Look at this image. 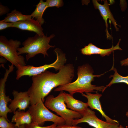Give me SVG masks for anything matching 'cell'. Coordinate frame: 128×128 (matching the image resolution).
Masks as SVG:
<instances>
[{"mask_svg":"<svg viewBox=\"0 0 128 128\" xmlns=\"http://www.w3.org/2000/svg\"><path fill=\"white\" fill-rule=\"evenodd\" d=\"M120 39L117 45L115 46L112 45L111 47L107 49H102L97 47L91 43L84 46L81 50V53L84 55H90L93 54H99L101 56H109L114 50H122L119 47Z\"/></svg>","mask_w":128,"mask_h":128,"instance_id":"5bb4252c","label":"cell"},{"mask_svg":"<svg viewBox=\"0 0 128 128\" xmlns=\"http://www.w3.org/2000/svg\"><path fill=\"white\" fill-rule=\"evenodd\" d=\"M126 115L128 118V111L126 112Z\"/></svg>","mask_w":128,"mask_h":128,"instance_id":"f1b7e54d","label":"cell"},{"mask_svg":"<svg viewBox=\"0 0 128 128\" xmlns=\"http://www.w3.org/2000/svg\"><path fill=\"white\" fill-rule=\"evenodd\" d=\"M8 121L4 117H0V128H16L15 124Z\"/></svg>","mask_w":128,"mask_h":128,"instance_id":"ffe728a7","label":"cell"},{"mask_svg":"<svg viewBox=\"0 0 128 128\" xmlns=\"http://www.w3.org/2000/svg\"><path fill=\"white\" fill-rule=\"evenodd\" d=\"M16 128H26L25 125H20L18 127H16Z\"/></svg>","mask_w":128,"mask_h":128,"instance_id":"4316f807","label":"cell"},{"mask_svg":"<svg viewBox=\"0 0 128 128\" xmlns=\"http://www.w3.org/2000/svg\"><path fill=\"white\" fill-rule=\"evenodd\" d=\"M74 76L73 64L64 65L57 73L46 70L40 74L33 76L32 83L27 91L30 98L31 105L35 104L45 98L54 88L71 82Z\"/></svg>","mask_w":128,"mask_h":128,"instance_id":"6da1fadb","label":"cell"},{"mask_svg":"<svg viewBox=\"0 0 128 128\" xmlns=\"http://www.w3.org/2000/svg\"><path fill=\"white\" fill-rule=\"evenodd\" d=\"M12 27L34 32L40 36H45L41 25L36 20L32 18L13 23Z\"/></svg>","mask_w":128,"mask_h":128,"instance_id":"4fadbf2b","label":"cell"},{"mask_svg":"<svg viewBox=\"0 0 128 128\" xmlns=\"http://www.w3.org/2000/svg\"><path fill=\"white\" fill-rule=\"evenodd\" d=\"M73 96L70 94L65 93L64 100L67 107L82 115L88 108L87 103L75 99Z\"/></svg>","mask_w":128,"mask_h":128,"instance_id":"9a60e30c","label":"cell"},{"mask_svg":"<svg viewBox=\"0 0 128 128\" xmlns=\"http://www.w3.org/2000/svg\"><path fill=\"white\" fill-rule=\"evenodd\" d=\"M104 4L101 5L99 3L97 0H93V3L95 9H98L101 15L105 21L106 27V34L107 39L111 38L110 35L109 34L108 31V24L107 21L108 19L110 20L112 22L116 31H118L119 29L117 26H119L117 24L116 20L114 19L109 8V5L107 0H103Z\"/></svg>","mask_w":128,"mask_h":128,"instance_id":"7c38bea8","label":"cell"},{"mask_svg":"<svg viewBox=\"0 0 128 128\" xmlns=\"http://www.w3.org/2000/svg\"><path fill=\"white\" fill-rule=\"evenodd\" d=\"M55 36L52 34L49 37L41 36L37 34L34 37H28L23 42V46L19 48L17 50L18 55L26 54V59L27 61L30 59L39 54H41L45 57L48 56L47 50L55 46L50 45L49 43L50 40Z\"/></svg>","mask_w":128,"mask_h":128,"instance_id":"3957f363","label":"cell"},{"mask_svg":"<svg viewBox=\"0 0 128 128\" xmlns=\"http://www.w3.org/2000/svg\"><path fill=\"white\" fill-rule=\"evenodd\" d=\"M32 118V123L40 125L47 121L52 122L57 126L64 125V120L50 111L41 100L37 103L31 105L28 110Z\"/></svg>","mask_w":128,"mask_h":128,"instance_id":"52a82bcc","label":"cell"},{"mask_svg":"<svg viewBox=\"0 0 128 128\" xmlns=\"http://www.w3.org/2000/svg\"><path fill=\"white\" fill-rule=\"evenodd\" d=\"M117 128H124V127L123 126L121 125H119Z\"/></svg>","mask_w":128,"mask_h":128,"instance_id":"83f0119b","label":"cell"},{"mask_svg":"<svg viewBox=\"0 0 128 128\" xmlns=\"http://www.w3.org/2000/svg\"><path fill=\"white\" fill-rule=\"evenodd\" d=\"M14 99L10 102L9 106L14 114L17 109L19 111H24L30 104V98L27 91L19 92L14 90L12 92Z\"/></svg>","mask_w":128,"mask_h":128,"instance_id":"30bf717a","label":"cell"},{"mask_svg":"<svg viewBox=\"0 0 128 128\" xmlns=\"http://www.w3.org/2000/svg\"><path fill=\"white\" fill-rule=\"evenodd\" d=\"M94 71L88 64L78 66L77 69L78 78L76 80L62 86H59L54 90L55 91H65L73 95L75 93L94 92V90L101 91L103 93L105 89V87L98 86L91 84L94 81V78L99 77L104 73L99 75L93 74Z\"/></svg>","mask_w":128,"mask_h":128,"instance_id":"7a4b0ae2","label":"cell"},{"mask_svg":"<svg viewBox=\"0 0 128 128\" xmlns=\"http://www.w3.org/2000/svg\"><path fill=\"white\" fill-rule=\"evenodd\" d=\"M13 23L0 21V30L9 27H12Z\"/></svg>","mask_w":128,"mask_h":128,"instance_id":"603a6c76","label":"cell"},{"mask_svg":"<svg viewBox=\"0 0 128 128\" xmlns=\"http://www.w3.org/2000/svg\"><path fill=\"white\" fill-rule=\"evenodd\" d=\"M56 128H82V127L75 125H69L64 124L57 126Z\"/></svg>","mask_w":128,"mask_h":128,"instance_id":"d4e9b609","label":"cell"},{"mask_svg":"<svg viewBox=\"0 0 128 128\" xmlns=\"http://www.w3.org/2000/svg\"><path fill=\"white\" fill-rule=\"evenodd\" d=\"M54 51L57 58L55 61L53 63L37 67L31 65L21 66L18 68L16 71V79L18 80L22 77L25 76H35L40 74L49 68H53L56 71H59L64 65L66 62V55L59 48H56Z\"/></svg>","mask_w":128,"mask_h":128,"instance_id":"5b68a950","label":"cell"},{"mask_svg":"<svg viewBox=\"0 0 128 128\" xmlns=\"http://www.w3.org/2000/svg\"><path fill=\"white\" fill-rule=\"evenodd\" d=\"M65 93L61 91L55 97L53 95H49L46 97L44 105L47 108L54 111L63 118L65 121V124L71 125L74 119H80L82 116L80 113L67 108L64 102Z\"/></svg>","mask_w":128,"mask_h":128,"instance_id":"277c9868","label":"cell"},{"mask_svg":"<svg viewBox=\"0 0 128 128\" xmlns=\"http://www.w3.org/2000/svg\"><path fill=\"white\" fill-rule=\"evenodd\" d=\"M11 119V122H15V126L18 127L23 125L29 124L32 122V116L28 110L16 111Z\"/></svg>","mask_w":128,"mask_h":128,"instance_id":"2e32d148","label":"cell"},{"mask_svg":"<svg viewBox=\"0 0 128 128\" xmlns=\"http://www.w3.org/2000/svg\"><path fill=\"white\" fill-rule=\"evenodd\" d=\"M32 18L31 15H25L15 9L7 14L4 19L0 21L14 23Z\"/></svg>","mask_w":128,"mask_h":128,"instance_id":"e0dca14e","label":"cell"},{"mask_svg":"<svg viewBox=\"0 0 128 128\" xmlns=\"http://www.w3.org/2000/svg\"><path fill=\"white\" fill-rule=\"evenodd\" d=\"M97 91H96L95 94H92L90 92H86V94L82 93V95L87 99L88 106L92 110L95 109L98 111L102 117L105 118L106 122L111 123H119L117 120L112 119L107 115L103 111L100 101L102 95L98 93Z\"/></svg>","mask_w":128,"mask_h":128,"instance_id":"8fae6325","label":"cell"},{"mask_svg":"<svg viewBox=\"0 0 128 128\" xmlns=\"http://www.w3.org/2000/svg\"><path fill=\"white\" fill-rule=\"evenodd\" d=\"M48 8L55 7L59 8L62 6L64 3L62 0H46Z\"/></svg>","mask_w":128,"mask_h":128,"instance_id":"44dd1931","label":"cell"},{"mask_svg":"<svg viewBox=\"0 0 128 128\" xmlns=\"http://www.w3.org/2000/svg\"><path fill=\"white\" fill-rule=\"evenodd\" d=\"M113 70L114 73L113 75H111L110 76L109 78L112 77L113 78L109 84L105 87V89L108 87H110L113 84L115 83H123L128 85V76L124 77L120 75L118 73L116 68H114L113 66L110 70Z\"/></svg>","mask_w":128,"mask_h":128,"instance_id":"d6986e66","label":"cell"},{"mask_svg":"<svg viewBox=\"0 0 128 128\" xmlns=\"http://www.w3.org/2000/svg\"><path fill=\"white\" fill-rule=\"evenodd\" d=\"M14 65L12 64L9 65V68L6 69L3 78L0 81V116L5 117L9 122L7 114L12 112L8 106V102L12 100L9 96H7L5 94V82L9 74L13 71Z\"/></svg>","mask_w":128,"mask_h":128,"instance_id":"9c48e42d","label":"cell"},{"mask_svg":"<svg viewBox=\"0 0 128 128\" xmlns=\"http://www.w3.org/2000/svg\"><path fill=\"white\" fill-rule=\"evenodd\" d=\"M47 8L46 2L40 0L36 5L35 9L31 14L32 18L33 19L35 18V20L41 25L44 22V20L42 18L43 13Z\"/></svg>","mask_w":128,"mask_h":128,"instance_id":"ac0fdd59","label":"cell"},{"mask_svg":"<svg viewBox=\"0 0 128 128\" xmlns=\"http://www.w3.org/2000/svg\"><path fill=\"white\" fill-rule=\"evenodd\" d=\"M82 116L80 119H74L72 125H76L85 122L95 128H117L119 125V123H111L100 119L96 116L95 112L89 108H87Z\"/></svg>","mask_w":128,"mask_h":128,"instance_id":"ba28073f","label":"cell"},{"mask_svg":"<svg viewBox=\"0 0 128 128\" xmlns=\"http://www.w3.org/2000/svg\"><path fill=\"white\" fill-rule=\"evenodd\" d=\"M120 64L122 66H128V57L126 59L121 61Z\"/></svg>","mask_w":128,"mask_h":128,"instance_id":"484cf974","label":"cell"},{"mask_svg":"<svg viewBox=\"0 0 128 128\" xmlns=\"http://www.w3.org/2000/svg\"><path fill=\"white\" fill-rule=\"evenodd\" d=\"M9 9L6 7L2 5H0V16L5 14L8 12L9 10Z\"/></svg>","mask_w":128,"mask_h":128,"instance_id":"cb8c5ba5","label":"cell"},{"mask_svg":"<svg viewBox=\"0 0 128 128\" xmlns=\"http://www.w3.org/2000/svg\"><path fill=\"white\" fill-rule=\"evenodd\" d=\"M21 44L19 41L8 40L5 36L0 37V55L14 65L17 69L26 65L24 57L18 54L17 50Z\"/></svg>","mask_w":128,"mask_h":128,"instance_id":"8992f818","label":"cell"},{"mask_svg":"<svg viewBox=\"0 0 128 128\" xmlns=\"http://www.w3.org/2000/svg\"><path fill=\"white\" fill-rule=\"evenodd\" d=\"M25 125L26 128H56L57 126L56 124L54 123L49 126H41L32 122L29 124Z\"/></svg>","mask_w":128,"mask_h":128,"instance_id":"7402d4cb","label":"cell"}]
</instances>
